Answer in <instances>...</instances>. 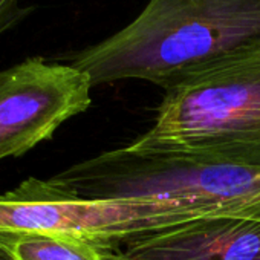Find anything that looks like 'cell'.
<instances>
[{
    "label": "cell",
    "mask_w": 260,
    "mask_h": 260,
    "mask_svg": "<svg viewBox=\"0 0 260 260\" xmlns=\"http://www.w3.org/2000/svg\"><path fill=\"white\" fill-rule=\"evenodd\" d=\"M260 40V0H149L119 31L69 58L92 86L144 80L164 90L188 71Z\"/></svg>",
    "instance_id": "cell-1"
},
{
    "label": "cell",
    "mask_w": 260,
    "mask_h": 260,
    "mask_svg": "<svg viewBox=\"0 0 260 260\" xmlns=\"http://www.w3.org/2000/svg\"><path fill=\"white\" fill-rule=\"evenodd\" d=\"M128 147L260 169V40L178 78L152 127Z\"/></svg>",
    "instance_id": "cell-2"
},
{
    "label": "cell",
    "mask_w": 260,
    "mask_h": 260,
    "mask_svg": "<svg viewBox=\"0 0 260 260\" xmlns=\"http://www.w3.org/2000/svg\"><path fill=\"white\" fill-rule=\"evenodd\" d=\"M51 181L87 199L173 201L207 214H237L260 194V169L122 147L71 166Z\"/></svg>",
    "instance_id": "cell-3"
},
{
    "label": "cell",
    "mask_w": 260,
    "mask_h": 260,
    "mask_svg": "<svg viewBox=\"0 0 260 260\" xmlns=\"http://www.w3.org/2000/svg\"><path fill=\"white\" fill-rule=\"evenodd\" d=\"M202 216L211 214L173 201L87 199L37 178L0 194V231L71 236L116 248Z\"/></svg>",
    "instance_id": "cell-4"
},
{
    "label": "cell",
    "mask_w": 260,
    "mask_h": 260,
    "mask_svg": "<svg viewBox=\"0 0 260 260\" xmlns=\"http://www.w3.org/2000/svg\"><path fill=\"white\" fill-rule=\"evenodd\" d=\"M92 87L72 64L40 57L0 71V161L51 140L64 121L89 109Z\"/></svg>",
    "instance_id": "cell-5"
},
{
    "label": "cell",
    "mask_w": 260,
    "mask_h": 260,
    "mask_svg": "<svg viewBox=\"0 0 260 260\" xmlns=\"http://www.w3.org/2000/svg\"><path fill=\"white\" fill-rule=\"evenodd\" d=\"M118 260H260V219L211 214L146 233Z\"/></svg>",
    "instance_id": "cell-6"
},
{
    "label": "cell",
    "mask_w": 260,
    "mask_h": 260,
    "mask_svg": "<svg viewBox=\"0 0 260 260\" xmlns=\"http://www.w3.org/2000/svg\"><path fill=\"white\" fill-rule=\"evenodd\" d=\"M119 249L71 236L0 231V260H118Z\"/></svg>",
    "instance_id": "cell-7"
},
{
    "label": "cell",
    "mask_w": 260,
    "mask_h": 260,
    "mask_svg": "<svg viewBox=\"0 0 260 260\" xmlns=\"http://www.w3.org/2000/svg\"><path fill=\"white\" fill-rule=\"evenodd\" d=\"M32 11L34 7H23L20 0H0V36L22 23Z\"/></svg>",
    "instance_id": "cell-8"
},
{
    "label": "cell",
    "mask_w": 260,
    "mask_h": 260,
    "mask_svg": "<svg viewBox=\"0 0 260 260\" xmlns=\"http://www.w3.org/2000/svg\"><path fill=\"white\" fill-rule=\"evenodd\" d=\"M239 216H248V217H255L260 219V194L255 196L240 213H237Z\"/></svg>",
    "instance_id": "cell-9"
}]
</instances>
